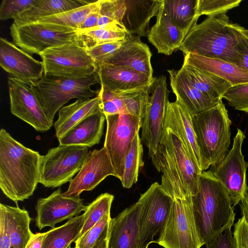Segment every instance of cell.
<instances>
[{
	"label": "cell",
	"instance_id": "cell-1",
	"mask_svg": "<svg viewBox=\"0 0 248 248\" xmlns=\"http://www.w3.org/2000/svg\"><path fill=\"white\" fill-rule=\"evenodd\" d=\"M42 155L0 130V188L16 203L32 195L39 183Z\"/></svg>",
	"mask_w": 248,
	"mask_h": 248
},
{
	"label": "cell",
	"instance_id": "cell-2",
	"mask_svg": "<svg viewBox=\"0 0 248 248\" xmlns=\"http://www.w3.org/2000/svg\"><path fill=\"white\" fill-rule=\"evenodd\" d=\"M151 159L156 170L162 173L160 186L167 194L173 199H184L197 194L202 171L170 129L164 128Z\"/></svg>",
	"mask_w": 248,
	"mask_h": 248
},
{
	"label": "cell",
	"instance_id": "cell-3",
	"mask_svg": "<svg viewBox=\"0 0 248 248\" xmlns=\"http://www.w3.org/2000/svg\"><path fill=\"white\" fill-rule=\"evenodd\" d=\"M243 28L231 22L225 13L207 16L193 26L178 49L184 55L192 53L236 65L242 59L236 46Z\"/></svg>",
	"mask_w": 248,
	"mask_h": 248
},
{
	"label": "cell",
	"instance_id": "cell-4",
	"mask_svg": "<svg viewBox=\"0 0 248 248\" xmlns=\"http://www.w3.org/2000/svg\"><path fill=\"white\" fill-rule=\"evenodd\" d=\"M192 200L196 225L202 245L233 225L235 213L230 198L209 170L202 171L198 191L192 196Z\"/></svg>",
	"mask_w": 248,
	"mask_h": 248
},
{
	"label": "cell",
	"instance_id": "cell-5",
	"mask_svg": "<svg viewBox=\"0 0 248 248\" xmlns=\"http://www.w3.org/2000/svg\"><path fill=\"white\" fill-rule=\"evenodd\" d=\"M192 122L202 170L205 171L221 162L228 154L232 122L222 100L214 107L193 116Z\"/></svg>",
	"mask_w": 248,
	"mask_h": 248
},
{
	"label": "cell",
	"instance_id": "cell-6",
	"mask_svg": "<svg viewBox=\"0 0 248 248\" xmlns=\"http://www.w3.org/2000/svg\"><path fill=\"white\" fill-rule=\"evenodd\" d=\"M100 83L97 73L83 78H66L44 75L31 83L38 94L50 122L53 124L56 112L70 100L96 97L99 91L91 86Z\"/></svg>",
	"mask_w": 248,
	"mask_h": 248
},
{
	"label": "cell",
	"instance_id": "cell-7",
	"mask_svg": "<svg viewBox=\"0 0 248 248\" xmlns=\"http://www.w3.org/2000/svg\"><path fill=\"white\" fill-rule=\"evenodd\" d=\"M10 34L14 44L30 54L71 43H79L78 31L60 25L34 22L18 26L13 23Z\"/></svg>",
	"mask_w": 248,
	"mask_h": 248
},
{
	"label": "cell",
	"instance_id": "cell-8",
	"mask_svg": "<svg viewBox=\"0 0 248 248\" xmlns=\"http://www.w3.org/2000/svg\"><path fill=\"white\" fill-rule=\"evenodd\" d=\"M155 243L164 248H201L194 219L192 196L173 199L166 220Z\"/></svg>",
	"mask_w": 248,
	"mask_h": 248
},
{
	"label": "cell",
	"instance_id": "cell-9",
	"mask_svg": "<svg viewBox=\"0 0 248 248\" xmlns=\"http://www.w3.org/2000/svg\"><path fill=\"white\" fill-rule=\"evenodd\" d=\"M39 55L44 75L66 78H83L97 73V65L86 48L71 43L48 48Z\"/></svg>",
	"mask_w": 248,
	"mask_h": 248
},
{
	"label": "cell",
	"instance_id": "cell-10",
	"mask_svg": "<svg viewBox=\"0 0 248 248\" xmlns=\"http://www.w3.org/2000/svg\"><path fill=\"white\" fill-rule=\"evenodd\" d=\"M88 148L60 145L49 149L42 156L39 183L55 188L70 182L80 170L88 154Z\"/></svg>",
	"mask_w": 248,
	"mask_h": 248
},
{
	"label": "cell",
	"instance_id": "cell-11",
	"mask_svg": "<svg viewBox=\"0 0 248 248\" xmlns=\"http://www.w3.org/2000/svg\"><path fill=\"white\" fill-rule=\"evenodd\" d=\"M245 138L244 133L238 129L232 149L221 162L211 166L209 170L227 192L233 208L248 192L246 181L248 162L245 160L242 152Z\"/></svg>",
	"mask_w": 248,
	"mask_h": 248
},
{
	"label": "cell",
	"instance_id": "cell-12",
	"mask_svg": "<svg viewBox=\"0 0 248 248\" xmlns=\"http://www.w3.org/2000/svg\"><path fill=\"white\" fill-rule=\"evenodd\" d=\"M139 245L145 248L155 243L154 237L160 232L169 215L173 199L167 194L158 182L152 184L140 195Z\"/></svg>",
	"mask_w": 248,
	"mask_h": 248
},
{
	"label": "cell",
	"instance_id": "cell-13",
	"mask_svg": "<svg viewBox=\"0 0 248 248\" xmlns=\"http://www.w3.org/2000/svg\"><path fill=\"white\" fill-rule=\"evenodd\" d=\"M107 129L104 146L120 181L124 172L125 156L135 136L141 127L142 119L125 114L106 116Z\"/></svg>",
	"mask_w": 248,
	"mask_h": 248
},
{
	"label": "cell",
	"instance_id": "cell-14",
	"mask_svg": "<svg viewBox=\"0 0 248 248\" xmlns=\"http://www.w3.org/2000/svg\"><path fill=\"white\" fill-rule=\"evenodd\" d=\"M8 86L12 114L37 131H48L53 124L48 119L40 99L31 84L9 77Z\"/></svg>",
	"mask_w": 248,
	"mask_h": 248
},
{
	"label": "cell",
	"instance_id": "cell-15",
	"mask_svg": "<svg viewBox=\"0 0 248 248\" xmlns=\"http://www.w3.org/2000/svg\"><path fill=\"white\" fill-rule=\"evenodd\" d=\"M169 92L166 76L156 77L150 88L151 94L141 127L140 139L148 148L150 158L157 150L164 129Z\"/></svg>",
	"mask_w": 248,
	"mask_h": 248
},
{
	"label": "cell",
	"instance_id": "cell-16",
	"mask_svg": "<svg viewBox=\"0 0 248 248\" xmlns=\"http://www.w3.org/2000/svg\"><path fill=\"white\" fill-rule=\"evenodd\" d=\"M117 177L106 148L94 149L88 153L76 176L69 182L66 197H79L84 191H92L108 176Z\"/></svg>",
	"mask_w": 248,
	"mask_h": 248
},
{
	"label": "cell",
	"instance_id": "cell-17",
	"mask_svg": "<svg viewBox=\"0 0 248 248\" xmlns=\"http://www.w3.org/2000/svg\"><path fill=\"white\" fill-rule=\"evenodd\" d=\"M86 207L79 197L65 196L59 188L49 196L38 199L35 225L40 230L46 227L54 228L57 223L79 216Z\"/></svg>",
	"mask_w": 248,
	"mask_h": 248
},
{
	"label": "cell",
	"instance_id": "cell-18",
	"mask_svg": "<svg viewBox=\"0 0 248 248\" xmlns=\"http://www.w3.org/2000/svg\"><path fill=\"white\" fill-rule=\"evenodd\" d=\"M0 65L14 78L29 84L39 80L44 74L42 62L3 38H0Z\"/></svg>",
	"mask_w": 248,
	"mask_h": 248
},
{
	"label": "cell",
	"instance_id": "cell-19",
	"mask_svg": "<svg viewBox=\"0 0 248 248\" xmlns=\"http://www.w3.org/2000/svg\"><path fill=\"white\" fill-rule=\"evenodd\" d=\"M192 115L178 100L169 102L164 128L172 131L179 138L191 159L202 171V161L192 122Z\"/></svg>",
	"mask_w": 248,
	"mask_h": 248
},
{
	"label": "cell",
	"instance_id": "cell-20",
	"mask_svg": "<svg viewBox=\"0 0 248 248\" xmlns=\"http://www.w3.org/2000/svg\"><path fill=\"white\" fill-rule=\"evenodd\" d=\"M140 204L138 201L111 218L108 248H140L139 218Z\"/></svg>",
	"mask_w": 248,
	"mask_h": 248
},
{
	"label": "cell",
	"instance_id": "cell-21",
	"mask_svg": "<svg viewBox=\"0 0 248 248\" xmlns=\"http://www.w3.org/2000/svg\"><path fill=\"white\" fill-rule=\"evenodd\" d=\"M151 57L149 47L140 37L130 34L121 47L101 63L127 67L153 78Z\"/></svg>",
	"mask_w": 248,
	"mask_h": 248
},
{
	"label": "cell",
	"instance_id": "cell-22",
	"mask_svg": "<svg viewBox=\"0 0 248 248\" xmlns=\"http://www.w3.org/2000/svg\"><path fill=\"white\" fill-rule=\"evenodd\" d=\"M97 73L101 87L113 92L143 88L151 85L155 78L127 67L104 63L98 65Z\"/></svg>",
	"mask_w": 248,
	"mask_h": 248
},
{
	"label": "cell",
	"instance_id": "cell-23",
	"mask_svg": "<svg viewBox=\"0 0 248 248\" xmlns=\"http://www.w3.org/2000/svg\"><path fill=\"white\" fill-rule=\"evenodd\" d=\"M156 21L152 26L147 37L158 53L170 55L181 46L185 37L167 14L162 0L155 16Z\"/></svg>",
	"mask_w": 248,
	"mask_h": 248
},
{
	"label": "cell",
	"instance_id": "cell-24",
	"mask_svg": "<svg viewBox=\"0 0 248 248\" xmlns=\"http://www.w3.org/2000/svg\"><path fill=\"white\" fill-rule=\"evenodd\" d=\"M106 116L99 108L80 121L58 139L60 145L91 147L100 142Z\"/></svg>",
	"mask_w": 248,
	"mask_h": 248
},
{
	"label": "cell",
	"instance_id": "cell-25",
	"mask_svg": "<svg viewBox=\"0 0 248 248\" xmlns=\"http://www.w3.org/2000/svg\"><path fill=\"white\" fill-rule=\"evenodd\" d=\"M168 72L170 85L176 99L192 116L211 108L218 103L196 89L179 70H168Z\"/></svg>",
	"mask_w": 248,
	"mask_h": 248
},
{
	"label": "cell",
	"instance_id": "cell-26",
	"mask_svg": "<svg viewBox=\"0 0 248 248\" xmlns=\"http://www.w3.org/2000/svg\"><path fill=\"white\" fill-rule=\"evenodd\" d=\"M162 0H125L122 23L131 34L147 36L151 19L156 16Z\"/></svg>",
	"mask_w": 248,
	"mask_h": 248
},
{
	"label": "cell",
	"instance_id": "cell-27",
	"mask_svg": "<svg viewBox=\"0 0 248 248\" xmlns=\"http://www.w3.org/2000/svg\"><path fill=\"white\" fill-rule=\"evenodd\" d=\"M183 64L213 74L227 80L232 86L248 83L247 71L233 63L220 59L188 53L184 55Z\"/></svg>",
	"mask_w": 248,
	"mask_h": 248
},
{
	"label": "cell",
	"instance_id": "cell-28",
	"mask_svg": "<svg viewBox=\"0 0 248 248\" xmlns=\"http://www.w3.org/2000/svg\"><path fill=\"white\" fill-rule=\"evenodd\" d=\"M0 217L4 222L10 240V248H26L33 233L30 228L28 212L18 206L0 204Z\"/></svg>",
	"mask_w": 248,
	"mask_h": 248
},
{
	"label": "cell",
	"instance_id": "cell-29",
	"mask_svg": "<svg viewBox=\"0 0 248 248\" xmlns=\"http://www.w3.org/2000/svg\"><path fill=\"white\" fill-rule=\"evenodd\" d=\"M179 71L196 89L217 103L232 86L227 80L191 65L183 64Z\"/></svg>",
	"mask_w": 248,
	"mask_h": 248
},
{
	"label": "cell",
	"instance_id": "cell-30",
	"mask_svg": "<svg viewBox=\"0 0 248 248\" xmlns=\"http://www.w3.org/2000/svg\"><path fill=\"white\" fill-rule=\"evenodd\" d=\"M100 103V98L98 95L93 98L77 99L75 102L61 108L59 110L58 118L53 124L57 139L99 109Z\"/></svg>",
	"mask_w": 248,
	"mask_h": 248
},
{
	"label": "cell",
	"instance_id": "cell-31",
	"mask_svg": "<svg viewBox=\"0 0 248 248\" xmlns=\"http://www.w3.org/2000/svg\"><path fill=\"white\" fill-rule=\"evenodd\" d=\"M93 1L84 0H36L34 4L14 19L16 25L39 19L88 4Z\"/></svg>",
	"mask_w": 248,
	"mask_h": 248
},
{
	"label": "cell",
	"instance_id": "cell-32",
	"mask_svg": "<svg viewBox=\"0 0 248 248\" xmlns=\"http://www.w3.org/2000/svg\"><path fill=\"white\" fill-rule=\"evenodd\" d=\"M84 222L82 214L45 232L41 248H68L77 239Z\"/></svg>",
	"mask_w": 248,
	"mask_h": 248
},
{
	"label": "cell",
	"instance_id": "cell-33",
	"mask_svg": "<svg viewBox=\"0 0 248 248\" xmlns=\"http://www.w3.org/2000/svg\"><path fill=\"white\" fill-rule=\"evenodd\" d=\"M163 3L168 16L185 38L199 18L198 0H163Z\"/></svg>",
	"mask_w": 248,
	"mask_h": 248
},
{
	"label": "cell",
	"instance_id": "cell-34",
	"mask_svg": "<svg viewBox=\"0 0 248 248\" xmlns=\"http://www.w3.org/2000/svg\"><path fill=\"white\" fill-rule=\"evenodd\" d=\"M129 34L121 24L78 31L79 42L87 49L100 44L124 40Z\"/></svg>",
	"mask_w": 248,
	"mask_h": 248
},
{
	"label": "cell",
	"instance_id": "cell-35",
	"mask_svg": "<svg viewBox=\"0 0 248 248\" xmlns=\"http://www.w3.org/2000/svg\"><path fill=\"white\" fill-rule=\"evenodd\" d=\"M152 84L143 88L117 92L120 114L133 115L143 119L148 107Z\"/></svg>",
	"mask_w": 248,
	"mask_h": 248
},
{
	"label": "cell",
	"instance_id": "cell-36",
	"mask_svg": "<svg viewBox=\"0 0 248 248\" xmlns=\"http://www.w3.org/2000/svg\"><path fill=\"white\" fill-rule=\"evenodd\" d=\"M143 146L138 132L133 140L127 152L124 164V172L121 180L122 186L129 188L138 180L139 172L144 165Z\"/></svg>",
	"mask_w": 248,
	"mask_h": 248
},
{
	"label": "cell",
	"instance_id": "cell-37",
	"mask_svg": "<svg viewBox=\"0 0 248 248\" xmlns=\"http://www.w3.org/2000/svg\"><path fill=\"white\" fill-rule=\"evenodd\" d=\"M100 5V0L60 14L46 17L36 22L51 24L78 30L80 25L92 11Z\"/></svg>",
	"mask_w": 248,
	"mask_h": 248
},
{
	"label": "cell",
	"instance_id": "cell-38",
	"mask_svg": "<svg viewBox=\"0 0 248 248\" xmlns=\"http://www.w3.org/2000/svg\"><path fill=\"white\" fill-rule=\"evenodd\" d=\"M113 199V195L108 193H102L86 206L83 213L84 222L77 240L96 224L105 215L110 214Z\"/></svg>",
	"mask_w": 248,
	"mask_h": 248
},
{
	"label": "cell",
	"instance_id": "cell-39",
	"mask_svg": "<svg viewBox=\"0 0 248 248\" xmlns=\"http://www.w3.org/2000/svg\"><path fill=\"white\" fill-rule=\"evenodd\" d=\"M125 10V0H100V16L96 28L115 24L123 25L122 19Z\"/></svg>",
	"mask_w": 248,
	"mask_h": 248
},
{
	"label": "cell",
	"instance_id": "cell-40",
	"mask_svg": "<svg viewBox=\"0 0 248 248\" xmlns=\"http://www.w3.org/2000/svg\"><path fill=\"white\" fill-rule=\"evenodd\" d=\"M110 214L105 215L96 224L75 242V248H92L108 236Z\"/></svg>",
	"mask_w": 248,
	"mask_h": 248
},
{
	"label": "cell",
	"instance_id": "cell-41",
	"mask_svg": "<svg viewBox=\"0 0 248 248\" xmlns=\"http://www.w3.org/2000/svg\"><path fill=\"white\" fill-rule=\"evenodd\" d=\"M242 0H198L197 15L207 16L226 14L230 10L238 6Z\"/></svg>",
	"mask_w": 248,
	"mask_h": 248
},
{
	"label": "cell",
	"instance_id": "cell-42",
	"mask_svg": "<svg viewBox=\"0 0 248 248\" xmlns=\"http://www.w3.org/2000/svg\"><path fill=\"white\" fill-rule=\"evenodd\" d=\"M234 109L248 112V83L231 86L223 95Z\"/></svg>",
	"mask_w": 248,
	"mask_h": 248
},
{
	"label": "cell",
	"instance_id": "cell-43",
	"mask_svg": "<svg viewBox=\"0 0 248 248\" xmlns=\"http://www.w3.org/2000/svg\"><path fill=\"white\" fill-rule=\"evenodd\" d=\"M36 0H2L0 5V19H13L29 9Z\"/></svg>",
	"mask_w": 248,
	"mask_h": 248
},
{
	"label": "cell",
	"instance_id": "cell-44",
	"mask_svg": "<svg viewBox=\"0 0 248 248\" xmlns=\"http://www.w3.org/2000/svg\"><path fill=\"white\" fill-rule=\"evenodd\" d=\"M126 40V38L123 40L100 44L87 50L98 66L119 49Z\"/></svg>",
	"mask_w": 248,
	"mask_h": 248
},
{
	"label": "cell",
	"instance_id": "cell-45",
	"mask_svg": "<svg viewBox=\"0 0 248 248\" xmlns=\"http://www.w3.org/2000/svg\"><path fill=\"white\" fill-rule=\"evenodd\" d=\"M233 235L235 248H248V223L243 217L234 224Z\"/></svg>",
	"mask_w": 248,
	"mask_h": 248
},
{
	"label": "cell",
	"instance_id": "cell-46",
	"mask_svg": "<svg viewBox=\"0 0 248 248\" xmlns=\"http://www.w3.org/2000/svg\"><path fill=\"white\" fill-rule=\"evenodd\" d=\"M232 226L228 227L206 245V248H235Z\"/></svg>",
	"mask_w": 248,
	"mask_h": 248
},
{
	"label": "cell",
	"instance_id": "cell-47",
	"mask_svg": "<svg viewBox=\"0 0 248 248\" xmlns=\"http://www.w3.org/2000/svg\"><path fill=\"white\" fill-rule=\"evenodd\" d=\"M246 30L244 28L238 36L236 48L242 59L236 65L248 72V34Z\"/></svg>",
	"mask_w": 248,
	"mask_h": 248
},
{
	"label": "cell",
	"instance_id": "cell-48",
	"mask_svg": "<svg viewBox=\"0 0 248 248\" xmlns=\"http://www.w3.org/2000/svg\"><path fill=\"white\" fill-rule=\"evenodd\" d=\"M100 5L88 14L80 25L78 31L87 30L97 27L100 16Z\"/></svg>",
	"mask_w": 248,
	"mask_h": 248
},
{
	"label": "cell",
	"instance_id": "cell-49",
	"mask_svg": "<svg viewBox=\"0 0 248 248\" xmlns=\"http://www.w3.org/2000/svg\"><path fill=\"white\" fill-rule=\"evenodd\" d=\"M10 240L4 221L0 217V248H10Z\"/></svg>",
	"mask_w": 248,
	"mask_h": 248
},
{
	"label": "cell",
	"instance_id": "cell-50",
	"mask_svg": "<svg viewBox=\"0 0 248 248\" xmlns=\"http://www.w3.org/2000/svg\"><path fill=\"white\" fill-rule=\"evenodd\" d=\"M45 232H38L33 234L26 248H41Z\"/></svg>",
	"mask_w": 248,
	"mask_h": 248
},
{
	"label": "cell",
	"instance_id": "cell-51",
	"mask_svg": "<svg viewBox=\"0 0 248 248\" xmlns=\"http://www.w3.org/2000/svg\"><path fill=\"white\" fill-rule=\"evenodd\" d=\"M240 206L241 215L248 223V192L241 201Z\"/></svg>",
	"mask_w": 248,
	"mask_h": 248
},
{
	"label": "cell",
	"instance_id": "cell-52",
	"mask_svg": "<svg viewBox=\"0 0 248 248\" xmlns=\"http://www.w3.org/2000/svg\"><path fill=\"white\" fill-rule=\"evenodd\" d=\"M108 236L102 239L97 244L92 248H108Z\"/></svg>",
	"mask_w": 248,
	"mask_h": 248
},
{
	"label": "cell",
	"instance_id": "cell-53",
	"mask_svg": "<svg viewBox=\"0 0 248 248\" xmlns=\"http://www.w3.org/2000/svg\"><path fill=\"white\" fill-rule=\"evenodd\" d=\"M149 246V245H147L145 248H148Z\"/></svg>",
	"mask_w": 248,
	"mask_h": 248
},
{
	"label": "cell",
	"instance_id": "cell-54",
	"mask_svg": "<svg viewBox=\"0 0 248 248\" xmlns=\"http://www.w3.org/2000/svg\"><path fill=\"white\" fill-rule=\"evenodd\" d=\"M68 248H75V247L74 248H72L71 246L69 247Z\"/></svg>",
	"mask_w": 248,
	"mask_h": 248
}]
</instances>
